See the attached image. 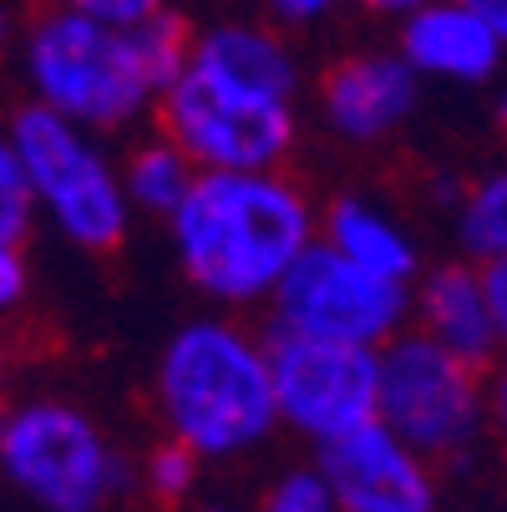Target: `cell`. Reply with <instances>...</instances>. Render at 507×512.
Listing matches in <instances>:
<instances>
[{"label": "cell", "instance_id": "cell-1", "mask_svg": "<svg viewBox=\"0 0 507 512\" xmlns=\"http://www.w3.org/2000/svg\"><path fill=\"white\" fill-rule=\"evenodd\" d=\"M158 127L198 173L284 168L300 137V61L269 16H219L193 46L158 107Z\"/></svg>", "mask_w": 507, "mask_h": 512}, {"label": "cell", "instance_id": "cell-2", "mask_svg": "<svg viewBox=\"0 0 507 512\" xmlns=\"http://www.w3.org/2000/svg\"><path fill=\"white\" fill-rule=\"evenodd\" d=\"M188 46L193 26L178 11L148 26H112L46 0L21 31L16 66L26 102H41L102 137H127L158 117Z\"/></svg>", "mask_w": 507, "mask_h": 512}, {"label": "cell", "instance_id": "cell-3", "mask_svg": "<svg viewBox=\"0 0 507 512\" xmlns=\"http://www.w3.org/2000/svg\"><path fill=\"white\" fill-rule=\"evenodd\" d=\"M168 244L208 305L269 310L289 269L320 244V213L284 168L198 173L193 193L168 218Z\"/></svg>", "mask_w": 507, "mask_h": 512}, {"label": "cell", "instance_id": "cell-4", "mask_svg": "<svg viewBox=\"0 0 507 512\" xmlns=\"http://www.w3.org/2000/svg\"><path fill=\"white\" fill-rule=\"evenodd\" d=\"M153 406L163 436L203 462H244L284 431L269 335L229 315L183 320L153 360Z\"/></svg>", "mask_w": 507, "mask_h": 512}, {"label": "cell", "instance_id": "cell-5", "mask_svg": "<svg viewBox=\"0 0 507 512\" xmlns=\"http://www.w3.org/2000/svg\"><path fill=\"white\" fill-rule=\"evenodd\" d=\"M0 148L21 163L36 193L41 224L61 244L92 259H107L127 244L137 208L122 183V158L107 153L102 132L71 122L41 102H21L6 122Z\"/></svg>", "mask_w": 507, "mask_h": 512}, {"label": "cell", "instance_id": "cell-6", "mask_svg": "<svg viewBox=\"0 0 507 512\" xmlns=\"http://www.w3.org/2000/svg\"><path fill=\"white\" fill-rule=\"evenodd\" d=\"M0 472L36 512H112L137 487V462L71 396H21L0 421Z\"/></svg>", "mask_w": 507, "mask_h": 512}, {"label": "cell", "instance_id": "cell-7", "mask_svg": "<svg viewBox=\"0 0 507 512\" xmlns=\"http://www.w3.org/2000/svg\"><path fill=\"white\" fill-rule=\"evenodd\" d=\"M381 421L437 467L467 462L487 442V371L406 330L381 350Z\"/></svg>", "mask_w": 507, "mask_h": 512}, {"label": "cell", "instance_id": "cell-8", "mask_svg": "<svg viewBox=\"0 0 507 512\" xmlns=\"http://www.w3.org/2000/svg\"><path fill=\"white\" fill-rule=\"evenodd\" d=\"M269 330L386 350L411 330V284L360 269L320 239L269 300Z\"/></svg>", "mask_w": 507, "mask_h": 512}, {"label": "cell", "instance_id": "cell-9", "mask_svg": "<svg viewBox=\"0 0 507 512\" xmlns=\"http://www.w3.org/2000/svg\"><path fill=\"white\" fill-rule=\"evenodd\" d=\"M269 365L284 431L315 452L381 421V350L269 330Z\"/></svg>", "mask_w": 507, "mask_h": 512}, {"label": "cell", "instance_id": "cell-10", "mask_svg": "<svg viewBox=\"0 0 507 512\" xmlns=\"http://www.w3.org/2000/svg\"><path fill=\"white\" fill-rule=\"evenodd\" d=\"M340 512H437L442 467L421 457L386 421H371L315 452Z\"/></svg>", "mask_w": 507, "mask_h": 512}, {"label": "cell", "instance_id": "cell-11", "mask_svg": "<svg viewBox=\"0 0 507 512\" xmlns=\"http://www.w3.org/2000/svg\"><path fill=\"white\" fill-rule=\"evenodd\" d=\"M421 87L426 82L396 46H366L325 66V77L315 82V112L330 137L350 148H376L416 117Z\"/></svg>", "mask_w": 507, "mask_h": 512}, {"label": "cell", "instance_id": "cell-12", "mask_svg": "<svg viewBox=\"0 0 507 512\" xmlns=\"http://www.w3.org/2000/svg\"><path fill=\"white\" fill-rule=\"evenodd\" d=\"M396 51L426 87H492L507 71V36L467 0H431L396 26Z\"/></svg>", "mask_w": 507, "mask_h": 512}, {"label": "cell", "instance_id": "cell-13", "mask_svg": "<svg viewBox=\"0 0 507 512\" xmlns=\"http://www.w3.org/2000/svg\"><path fill=\"white\" fill-rule=\"evenodd\" d=\"M411 330L437 340L442 350L472 360V365H497V325H492V300H487V274L467 254L426 264L421 279L411 284Z\"/></svg>", "mask_w": 507, "mask_h": 512}, {"label": "cell", "instance_id": "cell-14", "mask_svg": "<svg viewBox=\"0 0 507 512\" xmlns=\"http://www.w3.org/2000/svg\"><path fill=\"white\" fill-rule=\"evenodd\" d=\"M320 239L330 249H340L345 259H355L360 269H371L381 279H396V284H416L421 269H426L416 234L401 224L386 203L360 198V193H340L335 203H325Z\"/></svg>", "mask_w": 507, "mask_h": 512}, {"label": "cell", "instance_id": "cell-15", "mask_svg": "<svg viewBox=\"0 0 507 512\" xmlns=\"http://www.w3.org/2000/svg\"><path fill=\"white\" fill-rule=\"evenodd\" d=\"M122 183H127V198H132L137 213L168 224V218L183 208V198L193 193V183H198V163L163 127H153V132H137L132 148L122 153Z\"/></svg>", "mask_w": 507, "mask_h": 512}, {"label": "cell", "instance_id": "cell-16", "mask_svg": "<svg viewBox=\"0 0 507 512\" xmlns=\"http://www.w3.org/2000/svg\"><path fill=\"white\" fill-rule=\"evenodd\" d=\"M452 234L472 264L507 259V163L477 173L452 203Z\"/></svg>", "mask_w": 507, "mask_h": 512}, {"label": "cell", "instance_id": "cell-17", "mask_svg": "<svg viewBox=\"0 0 507 512\" xmlns=\"http://www.w3.org/2000/svg\"><path fill=\"white\" fill-rule=\"evenodd\" d=\"M203 467L208 462L198 452H188L183 442H173V436H158V442L137 457V492L163 512H178V507L193 502V492L203 482Z\"/></svg>", "mask_w": 507, "mask_h": 512}, {"label": "cell", "instance_id": "cell-18", "mask_svg": "<svg viewBox=\"0 0 507 512\" xmlns=\"http://www.w3.org/2000/svg\"><path fill=\"white\" fill-rule=\"evenodd\" d=\"M254 512H340V502H335L320 462H295L264 482Z\"/></svg>", "mask_w": 507, "mask_h": 512}, {"label": "cell", "instance_id": "cell-19", "mask_svg": "<svg viewBox=\"0 0 507 512\" xmlns=\"http://www.w3.org/2000/svg\"><path fill=\"white\" fill-rule=\"evenodd\" d=\"M36 193L21 173V163L0 148V244H31L36 229Z\"/></svg>", "mask_w": 507, "mask_h": 512}, {"label": "cell", "instance_id": "cell-20", "mask_svg": "<svg viewBox=\"0 0 507 512\" xmlns=\"http://www.w3.org/2000/svg\"><path fill=\"white\" fill-rule=\"evenodd\" d=\"M56 6L112 21V26H148L158 16H173V0H56Z\"/></svg>", "mask_w": 507, "mask_h": 512}, {"label": "cell", "instance_id": "cell-21", "mask_svg": "<svg viewBox=\"0 0 507 512\" xmlns=\"http://www.w3.org/2000/svg\"><path fill=\"white\" fill-rule=\"evenodd\" d=\"M264 16L284 31H305V26H320L330 21L340 6H350V0H259Z\"/></svg>", "mask_w": 507, "mask_h": 512}, {"label": "cell", "instance_id": "cell-22", "mask_svg": "<svg viewBox=\"0 0 507 512\" xmlns=\"http://www.w3.org/2000/svg\"><path fill=\"white\" fill-rule=\"evenodd\" d=\"M26 295H31V254H26V244H0V305L21 310Z\"/></svg>", "mask_w": 507, "mask_h": 512}, {"label": "cell", "instance_id": "cell-23", "mask_svg": "<svg viewBox=\"0 0 507 512\" xmlns=\"http://www.w3.org/2000/svg\"><path fill=\"white\" fill-rule=\"evenodd\" d=\"M487 442L507 457V355L487 365Z\"/></svg>", "mask_w": 507, "mask_h": 512}, {"label": "cell", "instance_id": "cell-24", "mask_svg": "<svg viewBox=\"0 0 507 512\" xmlns=\"http://www.w3.org/2000/svg\"><path fill=\"white\" fill-rule=\"evenodd\" d=\"M482 274H487V300H492L497 350L507 355V259H502V264H482Z\"/></svg>", "mask_w": 507, "mask_h": 512}, {"label": "cell", "instance_id": "cell-25", "mask_svg": "<svg viewBox=\"0 0 507 512\" xmlns=\"http://www.w3.org/2000/svg\"><path fill=\"white\" fill-rule=\"evenodd\" d=\"M355 6H366L371 16H381V21H406V16H416V11H426L431 0H355Z\"/></svg>", "mask_w": 507, "mask_h": 512}, {"label": "cell", "instance_id": "cell-26", "mask_svg": "<svg viewBox=\"0 0 507 512\" xmlns=\"http://www.w3.org/2000/svg\"><path fill=\"white\" fill-rule=\"evenodd\" d=\"M467 6H472V11H482V16L507 36V0H467Z\"/></svg>", "mask_w": 507, "mask_h": 512}, {"label": "cell", "instance_id": "cell-27", "mask_svg": "<svg viewBox=\"0 0 507 512\" xmlns=\"http://www.w3.org/2000/svg\"><path fill=\"white\" fill-rule=\"evenodd\" d=\"M497 127L507 132V82H502V92H497Z\"/></svg>", "mask_w": 507, "mask_h": 512}, {"label": "cell", "instance_id": "cell-28", "mask_svg": "<svg viewBox=\"0 0 507 512\" xmlns=\"http://www.w3.org/2000/svg\"><path fill=\"white\" fill-rule=\"evenodd\" d=\"M208 512H229V507H208Z\"/></svg>", "mask_w": 507, "mask_h": 512}]
</instances>
